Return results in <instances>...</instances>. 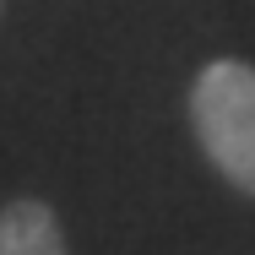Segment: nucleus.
<instances>
[{
	"instance_id": "1",
	"label": "nucleus",
	"mask_w": 255,
	"mask_h": 255,
	"mask_svg": "<svg viewBox=\"0 0 255 255\" xmlns=\"http://www.w3.org/2000/svg\"><path fill=\"white\" fill-rule=\"evenodd\" d=\"M190 125L212 168L255 196V65L212 60L190 87Z\"/></svg>"
},
{
	"instance_id": "2",
	"label": "nucleus",
	"mask_w": 255,
	"mask_h": 255,
	"mask_svg": "<svg viewBox=\"0 0 255 255\" xmlns=\"http://www.w3.org/2000/svg\"><path fill=\"white\" fill-rule=\"evenodd\" d=\"M0 255H71L60 217L38 196H16L0 206Z\"/></svg>"
},
{
	"instance_id": "3",
	"label": "nucleus",
	"mask_w": 255,
	"mask_h": 255,
	"mask_svg": "<svg viewBox=\"0 0 255 255\" xmlns=\"http://www.w3.org/2000/svg\"><path fill=\"white\" fill-rule=\"evenodd\" d=\"M0 5H5V0H0Z\"/></svg>"
}]
</instances>
